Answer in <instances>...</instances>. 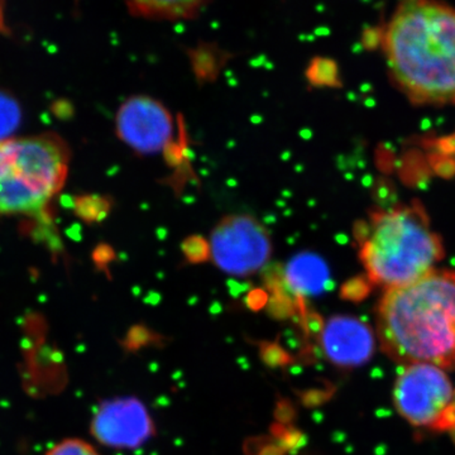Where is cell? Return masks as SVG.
Listing matches in <instances>:
<instances>
[{
  "label": "cell",
  "mask_w": 455,
  "mask_h": 455,
  "mask_svg": "<svg viewBox=\"0 0 455 455\" xmlns=\"http://www.w3.org/2000/svg\"><path fill=\"white\" fill-rule=\"evenodd\" d=\"M383 49L400 88L415 103H455V9L403 0L386 26Z\"/></svg>",
  "instance_id": "6da1fadb"
},
{
  "label": "cell",
  "mask_w": 455,
  "mask_h": 455,
  "mask_svg": "<svg viewBox=\"0 0 455 455\" xmlns=\"http://www.w3.org/2000/svg\"><path fill=\"white\" fill-rule=\"evenodd\" d=\"M377 333L383 352L397 363L455 371V272L433 269L415 283L386 290Z\"/></svg>",
  "instance_id": "7a4b0ae2"
},
{
  "label": "cell",
  "mask_w": 455,
  "mask_h": 455,
  "mask_svg": "<svg viewBox=\"0 0 455 455\" xmlns=\"http://www.w3.org/2000/svg\"><path fill=\"white\" fill-rule=\"evenodd\" d=\"M355 235L368 277L387 290L427 276L444 256L442 239L416 205L374 212Z\"/></svg>",
  "instance_id": "3957f363"
},
{
  "label": "cell",
  "mask_w": 455,
  "mask_h": 455,
  "mask_svg": "<svg viewBox=\"0 0 455 455\" xmlns=\"http://www.w3.org/2000/svg\"><path fill=\"white\" fill-rule=\"evenodd\" d=\"M68 149L57 137L0 140V214L41 212L64 187Z\"/></svg>",
  "instance_id": "277c9868"
},
{
  "label": "cell",
  "mask_w": 455,
  "mask_h": 455,
  "mask_svg": "<svg viewBox=\"0 0 455 455\" xmlns=\"http://www.w3.org/2000/svg\"><path fill=\"white\" fill-rule=\"evenodd\" d=\"M394 401L407 423L455 433V388L442 368L427 363L403 368L395 382Z\"/></svg>",
  "instance_id": "5b68a950"
},
{
  "label": "cell",
  "mask_w": 455,
  "mask_h": 455,
  "mask_svg": "<svg viewBox=\"0 0 455 455\" xmlns=\"http://www.w3.org/2000/svg\"><path fill=\"white\" fill-rule=\"evenodd\" d=\"M212 262L233 277L259 274L271 259V235L267 228L250 214H230L212 228Z\"/></svg>",
  "instance_id": "8992f818"
},
{
  "label": "cell",
  "mask_w": 455,
  "mask_h": 455,
  "mask_svg": "<svg viewBox=\"0 0 455 455\" xmlns=\"http://www.w3.org/2000/svg\"><path fill=\"white\" fill-rule=\"evenodd\" d=\"M118 139L140 156L156 155L172 142L175 121L157 99L134 95L119 107L116 116Z\"/></svg>",
  "instance_id": "52a82bcc"
},
{
  "label": "cell",
  "mask_w": 455,
  "mask_h": 455,
  "mask_svg": "<svg viewBox=\"0 0 455 455\" xmlns=\"http://www.w3.org/2000/svg\"><path fill=\"white\" fill-rule=\"evenodd\" d=\"M90 431L100 444L116 449L142 447L156 433L145 403L131 396L103 401L92 416Z\"/></svg>",
  "instance_id": "ba28073f"
},
{
  "label": "cell",
  "mask_w": 455,
  "mask_h": 455,
  "mask_svg": "<svg viewBox=\"0 0 455 455\" xmlns=\"http://www.w3.org/2000/svg\"><path fill=\"white\" fill-rule=\"evenodd\" d=\"M320 343L325 357L335 366L344 368L367 363L376 347L372 328L349 315H335L326 320Z\"/></svg>",
  "instance_id": "9c48e42d"
},
{
  "label": "cell",
  "mask_w": 455,
  "mask_h": 455,
  "mask_svg": "<svg viewBox=\"0 0 455 455\" xmlns=\"http://www.w3.org/2000/svg\"><path fill=\"white\" fill-rule=\"evenodd\" d=\"M284 287L299 300L324 291L331 278L328 265L319 254H295L283 268Z\"/></svg>",
  "instance_id": "30bf717a"
},
{
  "label": "cell",
  "mask_w": 455,
  "mask_h": 455,
  "mask_svg": "<svg viewBox=\"0 0 455 455\" xmlns=\"http://www.w3.org/2000/svg\"><path fill=\"white\" fill-rule=\"evenodd\" d=\"M132 12L157 20H187L202 11L209 0H125Z\"/></svg>",
  "instance_id": "8fae6325"
},
{
  "label": "cell",
  "mask_w": 455,
  "mask_h": 455,
  "mask_svg": "<svg viewBox=\"0 0 455 455\" xmlns=\"http://www.w3.org/2000/svg\"><path fill=\"white\" fill-rule=\"evenodd\" d=\"M181 251L185 260L190 265H202L212 260L211 242L203 235H188L182 241Z\"/></svg>",
  "instance_id": "7c38bea8"
},
{
  "label": "cell",
  "mask_w": 455,
  "mask_h": 455,
  "mask_svg": "<svg viewBox=\"0 0 455 455\" xmlns=\"http://www.w3.org/2000/svg\"><path fill=\"white\" fill-rule=\"evenodd\" d=\"M112 200L106 196H86L80 199L79 212L84 220L98 221L104 220L112 209Z\"/></svg>",
  "instance_id": "4fadbf2b"
},
{
  "label": "cell",
  "mask_w": 455,
  "mask_h": 455,
  "mask_svg": "<svg viewBox=\"0 0 455 455\" xmlns=\"http://www.w3.org/2000/svg\"><path fill=\"white\" fill-rule=\"evenodd\" d=\"M307 77L314 86H335L338 82L334 65L324 60H315L307 68Z\"/></svg>",
  "instance_id": "5bb4252c"
},
{
  "label": "cell",
  "mask_w": 455,
  "mask_h": 455,
  "mask_svg": "<svg viewBox=\"0 0 455 455\" xmlns=\"http://www.w3.org/2000/svg\"><path fill=\"white\" fill-rule=\"evenodd\" d=\"M20 123V109L11 98L0 94V140H7L9 132L14 131Z\"/></svg>",
  "instance_id": "9a60e30c"
},
{
  "label": "cell",
  "mask_w": 455,
  "mask_h": 455,
  "mask_svg": "<svg viewBox=\"0 0 455 455\" xmlns=\"http://www.w3.org/2000/svg\"><path fill=\"white\" fill-rule=\"evenodd\" d=\"M44 455H99V453L85 440L73 438L57 443Z\"/></svg>",
  "instance_id": "2e32d148"
}]
</instances>
